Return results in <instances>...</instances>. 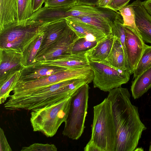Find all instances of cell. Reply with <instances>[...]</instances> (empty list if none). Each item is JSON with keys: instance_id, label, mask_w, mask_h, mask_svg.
Instances as JSON below:
<instances>
[{"instance_id": "obj_1", "label": "cell", "mask_w": 151, "mask_h": 151, "mask_svg": "<svg viewBox=\"0 0 151 151\" xmlns=\"http://www.w3.org/2000/svg\"><path fill=\"white\" fill-rule=\"evenodd\" d=\"M128 89L121 87L109 92L116 135L115 151H134L147 127L141 121L138 108L130 101Z\"/></svg>"}, {"instance_id": "obj_2", "label": "cell", "mask_w": 151, "mask_h": 151, "mask_svg": "<svg viewBox=\"0 0 151 151\" xmlns=\"http://www.w3.org/2000/svg\"><path fill=\"white\" fill-rule=\"evenodd\" d=\"M87 83L85 78L61 81L25 93L10 95L4 104L6 109L32 111L40 109L70 97L79 87Z\"/></svg>"}, {"instance_id": "obj_3", "label": "cell", "mask_w": 151, "mask_h": 151, "mask_svg": "<svg viewBox=\"0 0 151 151\" xmlns=\"http://www.w3.org/2000/svg\"><path fill=\"white\" fill-rule=\"evenodd\" d=\"M91 139L101 151H115L116 129L111 102L107 98L93 107Z\"/></svg>"}, {"instance_id": "obj_4", "label": "cell", "mask_w": 151, "mask_h": 151, "mask_svg": "<svg viewBox=\"0 0 151 151\" xmlns=\"http://www.w3.org/2000/svg\"><path fill=\"white\" fill-rule=\"evenodd\" d=\"M70 97L40 109L31 111L30 121L33 130L47 137L53 136L68 115Z\"/></svg>"}, {"instance_id": "obj_5", "label": "cell", "mask_w": 151, "mask_h": 151, "mask_svg": "<svg viewBox=\"0 0 151 151\" xmlns=\"http://www.w3.org/2000/svg\"><path fill=\"white\" fill-rule=\"evenodd\" d=\"M47 24L19 21L0 29V48L22 53L28 45L43 33Z\"/></svg>"}, {"instance_id": "obj_6", "label": "cell", "mask_w": 151, "mask_h": 151, "mask_svg": "<svg viewBox=\"0 0 151 151\" xmlns=\"http://www.w3.org/2000/svg\"><path fill=\"white\" fill-rule=\"evenodd\" d=\"M89 88L88 84H85L78 88L70 97L69 110L62 134L73 140L80 138L85 127Z\"/></svg>"}, {"instance_id": "obj_7", "label": "cell", "mask_w": 151, "mask_h": 151, "mask_svg": "<svg viewBox=\"0 0 151 151\" xmlns=\"http://www.w3.org/2000/svg\"><path fill=\"white\" fill-rule=\"evenodd\" d=\"M90 66L69 68L39 79L24 82L17 83L13 89V94L26 93L58 82L79 78H93Z\"/></svg>"}, {"instance_id": "obj_8", "label": "cell", "mask_w": 151, "mask_h": 151, "mask_svg": "<svg viewBox=\"0 0 151 151\" xmlns=\"http://www.w3.org/2000/svg\"><path fill=\"white\" fill-rule=\"evenodd\" d=\"M90 66L93 73L94 88L105 92L121 87L129 80L127 70L116 69L102 63L90 61Z\"/></svg>"}, {"instance_id": "obj_9", "label": "cell", "mask_w": 151, "mask_h": 151, "mask_svg": "<svg viewBox=\"0 0 151 151\" xmlns=\"http://www.w3.org/2000/svg\"><path fill=\"white\" fill-rule=\"evenodd\" d=\"M79 38L76 33L68 25L63 32L57 39L43 53L34 58L31 65L71 54L73 45Z\"/></svg>"}, {"instance_id": "obj_10", "label": "cell", "mask_w": 151, "mask_h": 151, "mask_svg": "<svg viewBox=\"0 0 151 151\" xmlns=\"http://www.w3.org/2000/svg\"><path fill=\"white\" fill-rule=\"evenodd\" d=\"M124 26L128 70L131 74L133 73L146 44L137 27L133 28L126 26Z\"/></svg>"}, {"instance_id": "obj_11", "label": "cell", "mask_w": 151, "mask_h": 151, "mask_svg": "<svg viewBox=\"0 0 151 151\" xmlns=\"http://www.w3.org/2000/svg\"><path fill=\"white\" fill-rule=\"evenodd\" d=\"M22 53L6 49H0V85L24 68Z\"/></svg>"}, {"instance_id": "obj_12", "label": "cell", "mask_w": 151, "mask_h": 151, "mask_svg": "<svg viewBox=\"0 0 151 151\" xmlns=\"http://www.w3.org/2000/svg\"><path fill=\"white\" fill-rule=\"evenodd\" d=\"M67 14L68 17L91 16L101 17L112 25L119 12L107 7L83 5L77 2L69 6Z\"/></svg>"}, {"instance_id": "obj_13", "label": "cell", "mask_w": 151, "mask_h": 151, "mask_svg": "<svg viewBox=\"0 0 151 151\" xmlns=\"http://www.w3.org/2000/svg\"><path fill=\"white\" fill-rule=\"evenodd\" d=\"M68 68L41 64L31 65L24 67L19 73L15 84L17 83L24 82L36 80Z\"/></svg>"}, {"instance_id": "obj_14", "label": "cell", "mask_w": 151, "mask_h": 151, "mask_svg": "<svg viewBox=\"0 0 151 151\" xmlns=\"http://www.w3.org/2000/svg\"><path fill=\"white\" fill-rule=\"evenodd\" d=\"M69 6H44L33 12L32 15L25 21L43 24L65 19L68 17L67 11Z\"/></svg>"}, {"instance_id": "obj_15", "label": "cell", "mask_w": 151, "mask_h": 151, "mask_svg": "<svg viewBox=\"0 0 151 151\" xmlns=\"http://www.w3.org/2000/svg\"><path fill=\"white\" fill-rule=\"evenodd\" d=\"M135 12V24L145 42L151 44V16L148 13L140 0L131 4Z\"/></svg>"}, {"instance_id": "obj_16", "label": "cell", "mask_w": 151, "mask_h": 151, "mask_svg": "<svg viewBox=\"0 0 151 151\" xmlns=\"http://www.w3.org/2000/svg\"><path fill=\"white\" fill-rule=\"evenodd\" d=\"M67 26L65 19L47 24L44 31L41 44L35 58L43 53L57 39L63 34Z\"/></svg>"}, {"instance_id": "obj_17", "label": "cell", "mask_w": 151, "mask_h": 151, "mask_svg": "<svg viewBox=\"0 0 151 151\" xmlns=\"http://www.w3.org/2000/svg\"><path fill=\"white\" fill-rule=\"evenodd\" d=\"M86 52L72 54L55 60L40 61L33 64H41L68 68L86 67L90 65V61Z\"/></svg>"}, {"instance_id": "obj_18", "label": "cell", "mask_w": 151, "mask_h": 151, "mask_svg": "<svg viewBox=\"0 0 151 151\" xmlns=\"http://www.w3.org/2000/svg\"><path fill=\"white\" fill-rule=\"evenodd\" d=\"M68 25L76 33L79 38H85L91 41L100 42L107 35L94 27L82 22L65 18Z\"/></svg>"}, {"instance_id": "obj_19", "label": "cell", "mask_w": 151, "mask_h": 151, "mask_svg": "<svg viewBox=\"0 0 151 151\" xmlns=\"http://www.w3.org/2000/svg\"><path fill=\"white\" fill-rule=\"evenodd\" d=\"M114 40L111 34L99 42L94 47L86 52L90 61L102 63L107 57L111 50Z\"/></svg>"}, {"instance_id": "obj_20", "label": "cell", "mask_w": 151, "mask_h": 151, "mask_svg": "<svg viewBox=\"0 0 151 151\" xmlns=\"http://www.w3.org/2000/svg\"><path fill=\"white\" fill-rule=\"evenodd\" d=\"M114 37V41L108 56L104 61L101 63L129 71L123 47L118 38Z\"/></svg>"}, {"instance_id": "obj_21", "label": "cell", "mask_w": 151, "mask_h": 151, "mask_svg": "<svg viewBox=\"0 0 151 151\" xmlns=\"http://www.w3.org/2000/svg\"><path fill=\"white\" fill-rule=\"evenodd\" d=\"M18 0H0V29L19 21Z\"/></svg>"}, {"instance_id": "obj_22", "label": "cell", "mask_w": 151, "mask_h": 151, "mask_svg": "<svg viewBox=\"0 0 151 151\" xmlns=\"http://www.w3.org/2000/svg\"><path fill=\"white\" fill-rule=\"evenodd\" d=\"M151 88V67L147 69L132 83L131 90L134 99H138Z\"/></svg>"}, {"instance_id": "obj_23", "label": "cell", "mask_w": 151, "mask_h": 151, "mask_svg": "<svg viewBox=\"0 0 151 151\" xmlns=\"http://www.w3.org/2000/svg\"><path fill=\"white\" fill-rule=\"evenodd\" d=\"M67 17L73 20L82 22L92 25L104 32L106 35L111 34L112 24L103 18L91 16Z\"/></svg>"}, {"instance_id": "obj_24", "label": "cell", "mask_w": 151, "mask_h": 151, "mask_svg": "<svg viewBox=\"0 0 151 151\" xmlns=\"http://www.w3.org/2000/svg\"><path fill=\"white\" fill-rule=\"evenodd\" d=\"M43 33L44 32L33 40L22 52V63L24 67L32 64L41 44Z\"/></svg>"}, {"instance_id": "obj_25", "label": "cell", "mask_w": 151, "mask_h": 151, "mask_svg": "<svg viewBox=\"0 0 151 151\" xmlns=\"http://www.w3.org/2000/svg\"><path fill=\"white\" fill-rule=\"evenodd\" d=\"M120 42L124 50L126 61L128 67L127 57L125 46L126 35L122 17L120 13L114 20L111 27V34Z\"/></svg>"}, {"instance_id": "obj_26", "label": "cell", "mask_w": 151, "mask_h": 151, "mask_svg": "<svg viewBox=\"0 0 151 151\" xmlns=\"http://www.w3.org/2000/svg\"><path fill=\"white\" fill-rule=\"evenodd\" d=\"M151 67V46L146 44L133 73V79Z\"/></svg>"}, {"instance_id": "obj_27", "label": "cell", "mask_w": 151, "mask_h": 151, "mask_svg": "<svg viewBox=\"0 0 151 151\" xmlns=\"http://www.w3.org/2000/svg\"><path fill=\"white\" fill-rule=\"evenodd\" d=\"M33 0H18L17 12L19 21L27 19L32 14Z\"/></svg>"}, {"instance_id": "obj_28", "label": "cell", "mask_w": 151, "mask_h": 151, "mask_svg": "<svg viewBox=\"0 0 151 151\" xmlns=\"http://www.w3.org/2000/svg\"><path fill=\"white\" fill-rule=\"evenodd\" d=\"M19 72L14 74L0 85V104L4 103L9 97L10 93L13 91Z\"/></svg>"}, {"instance_id": "obj_29", "label": "cell", "mask_w": 151, "mask_h": 151, "mask_svg": "<svg viewBox=\"0 0 151 151\" xmlns=\"http://www.w3.org/2000/svg\"><path fill=\"white\" fill-rule=\"evenodd\" d=\"M122 17L123 25L133 28H137L134 10L131 5H127L119 10Z\"/></svg>"}, {"instance_id": "obj_30", "label": "cell", "mask_w": 151, "mask_h": 151, "mask_svg": "<svg viewBox=\"0 0 151 151\" xmlns=\"http://www.w3.org/2000/svg\"><path fill=\"white\" fill-rule=\"evenodd\" d=\"M99 42L89 41L85 38H79L73 45L72 54L86 52L95 47Z\"/></svg>"}, {"instance_id": "obj_31", "label": "cell", "mask_w": 151, "mask_h": 151, "mask_svg": "<svg viewBox=\"0 0 151 151\" xmlns=\"http://www.w3.org/2000/svg\"><path fill=\"white\" fill-rule=\"evenodd\" d=\"M57 148L54 144L35 143L28 147H23L21 151H57Z\"/></svg>"}, {"instance_id": "obj_32", "label": "cell", "mask_w": 151, "mask_h": 151, "mask_svg": "<svg viewBox=\"0 0 151 151\" xmlns=\"http://www.w3.org/2000/svg\"><path fill=\"white\" fill-rule=\"evenodd\" d=\"M78 0H45V7H64L73 5Z\"/></svg>"}, {"instance_id": "obj_33", "label": "cell", "mask_w": 151, "mask_h": 151, "mask_svg": "<svg viewBox=\"0 0 151 151\" xmlns=\"http://www.w3.org/2000/svg\"><path fill=\"white\" fill-rule=\"evenodd\" d=\"M131 0H111L107 7L117 12L121 8L127 5Z\"/></svg>"}, {"instance_id": "obj_34", "label": "cell", "mask_w": 151, "mask_h": 151, "mask_svg": "<svg viewBox=\"0 0 151 151\" xmlns=\"http://www.w3.org/2000/svg\"><path fill=\"white\" fill-rule=\"evenodd\" d=\"M12 150L9 145L5 135L4 132L0 128V151H12Z\"/></svg>"}, {"instance_id": "obj_35", "label": "cell", "mask_w": 151, "mask_h": 151, "mask_svg": "<svg viewBox=\"0 0 151 151\" xmlns=\"http://www.w3.org/2000/svg\"><path fill=\"white\" fill-rule=\"evenodd\" d=\"M84 151H101L91 139L84 147Z\"/></svg>"}, {"instance_id": "obj_36", "label": "cell", "mask_w": 151, "mask_h": 151, "mask_svg": "<svg viewBox=\"0 0 151 151\" xmlns=\"http://www.w3.org/2000/svg\"><path fill=\"white\" fill-rule=\"evenodd\" d=\"M45 0H33L32 11L34 12L42 8Z\"/></svg>"}, {"instance_id": "obj_37", "label": "cell", "mask_w": 151, "mask_h": 151, "mask_svg": "<svg viewBox=\"0 0 151 151\" xmlns=\"http://www.w3.org/2000/svg\"><path fill=\"white\" fill-rule=\"evenodd\" d=\"M98 0H78L79 4L92 6H97Z\"/></svg>"}, {"instance_id": "obj_38", "label": "cell", "mask_w": 151, "mask_h": 151, "mask_svg": "<svg viewBox=\"0 0 151 151\" xmlns=\"http://www.w3.org/2000/svg\"><path fill=\"white\" fill-rule=\"evenodd\" d=\"M142 4L145 10L151 16V0H145L142 2Z\"/></svg>"}, {"instance_id": "obj_39", "label": "cell", "mask_w": 151, "mask_h": 151, "mask_svg": "<svg viewBox=\"0 0 151 151\" xmlns=\"http://www.w3.org/2000/svg\"><path fill=\"white\" fill-rule=\"evenodd\" d=\"M111 0H98L97 6L107 7Z\"/></svg>"}, {"instance_id": "obj_40", "label": "cell", "mask_w": 151, "mask_h": 151, "mask_svg": "<svg viewBox=\"0 0 151 151\" xmlns=\"http://www.w3.org/2000/svg\"><path fill=\"white\" fill-rule=\"evenodd\" d=\"M143 149L142 147H139L137 148H136L134 150V151H143Z\"/></svg>"}, {"instance_id": "obj_41", "label": "cell", "mask_w": 151, "mask_h": 151, "mask_svg": "<svg viewBox=\"0 0 151 151\" xmlns=\"http://www.w3.org/2000/svg\"><path fill=\"white\" fill-rule=\"evenodd\" d=\"M149 151H151V142H150V145L149 147Z\"/></svg>"}]
</instances>
